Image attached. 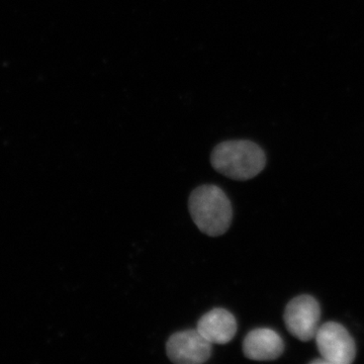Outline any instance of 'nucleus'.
Instances as JSON below:
<instances>
[{
	"instance_id": "4",
	"label": "nucleus",
	"mask_w": 364,
	"mask_h": 364,
	"mask_svg": "<svg viewBox=\"0 0 364 364\" xmlns=\"http://www.w3.org/2000/svg\"><path fill=\"white\" fill-rule=\"evenodd\" d=\"M318 352L328 364H349L356 355L355 342L344 326L335 322L321 325L315 337Z\"/></svg>"
},
{
	"instance_id": "3",
	"label": "nucleus",
	"mask_w": 364,
	"mask_h": 364,
	"mask_svg": "<svg viewBox=\"0 0 364 364\" xmlns=\"http://www.w3.org/2000/svg\"><path fill=\"white\" fill-rule=\"evenodd\" d=\"M320 318L321 308L317 299L308 294L291 299L284 311L287 330L303 342L315 339L320 328Z\"/></svg>"
},
{
	"instance_id": "2",
	"label": "nucleus",
	"mask_w": 364,
	"mask_h": 364,
	"mask_svg": "<svg viewBox=\"0 0 364 364\" xmlns=\"http://www.w3.org/2000/svg\"><path fill=\"white\" fill-rule=\"evenodd\" d=\"M188 208L196 227L208 236H221L231 226L233 208L219 186L208 184L196 188L189 196Z\"/></svg>"
},
{
	"instance_id": "1",
	"label": "nucleus",
	"mask_w": 364,
	"mask_h": 364,
	"mask_svg": "<svg viewBox=\"0 0 364 364\" xmlns=\"http://www.w3.org/2000/svg\"><path fill=\"white\" fill-rule=\"evenodd\" d=\"M213 167L234 181H248L264 169L267 156L257 144L247 140L226 141L210 155Z\"/></svg>"
},
{
	"instance_id": "5",
	"label": "nucleus",
	"mask_w": 364,
	"mask_h": 364,
	"mask_svg": "<svg viewBox=\"0 0 364 364\" xmlns=\"http://www.w3.org/2000/svg\"><path fill=\"white\" fill-rule=\"evenodd\" d=\"M167 356L177 364L205 363L212 354V343L198 330L174 333L166 343Z\"/></svg>"
},
{
	"instance_id": "7",
	"label": "nucleus",
	"mask_w": 364,
	"mask_h": 364,
	"mask_svg": "<svg viewBox=\"0 0 364 364\" xmlns=\"http://www.w3.org/2000/svg\"><path fill=\"white\" fill-rule=\"evenodd\" d=\"M196 330L212 344H227L237 332V322L233 314L225 309H214L203 316Z\"/></svg>"
},
{
	"instance_id": "6",
	"label": "nucleus",
	"mask_w": 364,
	"mask_h": 364,
	"mask_svg": "<svg viewBox=\"0 0 364 364\" xmlns=\"http://www.w3.org/2000/svg\"><path fill=\"white\" fill-rule=\"evenodd\" d=\"M284 343L282 336L268 328H258L246 335L243 352L251 360H275L284 353Z\"/></svg>"
}]
</instances>
